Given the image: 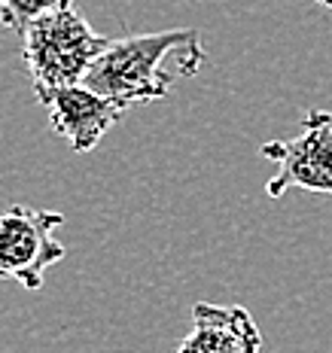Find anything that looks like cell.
Instances as JSON below:
<instances>
[{
	"label": "cell",
	"mask_w": 332,
	"mask_h": 353,
	"mask_svg": "<svg viewBox=\"0 0 332 353\" xmlns=\"http://www.w3.org/2000/svg\"><path fill=\"white\" fill-rule=\"evenodd\" d=\"M208 61L195 28L135 34L110 40L104 55L86 73L83 85L122 110L168 98L180 77H195Z\"/></svg>",
	"instance_id": "obj_1"
},
{
	"label": "cell",
	"mask_w": 332,
	"mask_h": 353,
	"mask_svg": "<svg viewBox=\"0 0 332 353\" xmlns=\"http://www.w3.org/2000/svg\"><path fill=\"white\" fill-rule=\"evenodd\" d=\"M110 37L98 34L73 6L31 21L21 34V58L31 73L34 92L79 85L104 55Z\"/></svg>",
	"instance_id": "obj_2"
},
{
	"label": "cell",
	"mask_w": 332,
	"mask_h": 353,
	"mask_svg": "<svg viewBox=\"0 0 332 353\" xmlns=\"http://www.w3.org/2000/svg\"><path fill=\"white\" fill-rule=\"evenodd\" d=\"M177 353H262V332L247 307L198 301L193 332L180 341Z\"/></svg>",
	"instance_id": "obj_6"
},
{
	"label": "cell",
	"mask_w": 332,
	"mask_h": 353,
	"mask_svg": "<svg viewBox=\"0 0 332 353\" xmlns=\"http://www.w3.org/2000/svg\"><path fill=\"white\" fill-rule=\"evenodd\" d=\"M260 156L275 161V176L265 183L268 198H284L290 189L332 195V113L311 110L296 137L262 143Z\"/></svg>",
	"instance_id": "obj_4"
},
{
	"label": "cell",
	"mask_w": 332,
	"mask_h": 353,
	"mask_svg": "<svg viewBox=\"0 0 332 353\" xmlns=\"http://www.w3.org/2000/svg\"><path fill=\"white\" fill-rule=\"evenodd\" d=\"M320 6H326V10H332V0H317Z\"/></svg>",
	"instance_id": "obj_8"
},
{
	"label": "cell",
	"mask_w": 332,
	"mask_h": 353,
	"mask_svg": "<svg viewBox=\"0 0 332 353\" xmlns=\"http://www.w3.org/2000/svg\"><path fill=\"white\" fill-rule=\"evenodd\" d=\"M34 98L46 107L49 125L73 152H92L101 143V137L107 134L113 125H119V119L128 110H122L113 101L95 94L92 88L68 85V88H46V92H34Z\"/></svg>",
	"instance_id": "obj_5"
},
{
	"label": "cell",
	"mask_w": 332,
	"mask_h": 353,
	"mask_svg": "<svg viewBox=\"0 0 332 353\" xmlns=\"http://www.w3.org/2000/svg\"><path fill=\"white\" fill-rule=\"evenodd\" d=\"M64 213L40 210L31 204H12L0 210V281H16L28 292L43 290V277L68 256L55 229Z\"/></svg>",
	"instance_id": "obj_3"
},
{
	"label": "cell",
	"mask_w": 332,
	"mask_h": 353,
	"mask_svg": "<svg viewBox=\"0 0 332 353\" xmlns=\"http://www.w3.org/2000/svg\"><path fill=\"white\" fill-rule=\"evenodd\" d=\"M61 6H70V0H0V25L21 37L31 21L49 16Z\"/></svg>",
	"instance_id": "obj_7"
}]
</instances>
